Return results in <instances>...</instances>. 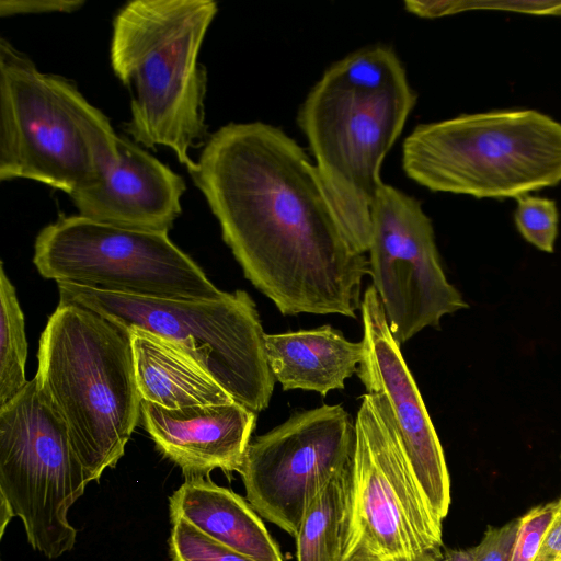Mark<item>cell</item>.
I'll use <instances>...</instances> for the list:
<instances>
[{"label": "cell", "instance_id": "18", "mask_svg": "<svg viewBox=\"0 0 561 561\" xmlns=\"http://www.w3.org/2000/svg\"><path fill=\"white\" fill-rule=\"evenodd\" d=\"M127 333L141 400L169 410L234 402L210 375L168 341L140 330Z\"/></svg>", "mask_w": 561, "mask_h": 561}, {"label": "cell", "instance_id": "8", "mask_svg": "<svg viewBox=\"0 0 561 561\" xmlns=\"http://www.w3.org/2000/svg\"><path fill=\"white\" fill-rule=\"evenodd\" d=\"M354 430L342 561L443 556V523L414 477L382 394L362 396Z\"/></svg>", "mask_w": 561, "mask_h": 561}, {"label": "cell", "instance_id": "7", "mask_svg": "<svg viewBox=\"0 0 561 561\" xmlns=\"http://www.w3.org/2000/svg\"><path fill=\"white\" fill-rule=\"evenodd\" d=\"M59 302L88 308L124 331L161 337L210 375L232 399L259 413L268 408L275 378L265 352V333L245 290L220 299H171L57 283Z\"/></svg>", "mask_w": 561, "mask_h": 561}, {"label": "cell", "instance_id": "10", "mask_svg": "<svg viewBox=\"0 0 561 561\" xmlns=\"http://www.w3.org/2000/svg\"><path fill=\"white\" fill-rule=\"evenodd\" d=\"M38 273L57 283L171 299L215 300L217 288L168 232L114 226L81 215L60 216L34 244Z\"/></svg>", "mask_w": 561, "mask_h": 561}, {"label": "cell", "instance_id": "12", "mask_svg": "<svg viewBox=\"0 0 561 561\" xmlns=\"http://www.w3.org/2000/svg\"><path fill=\"white\" fill-rule=\"evenodd\" d=\"M367 252L373 286L400 345L468 308L445 276L432 220L421 203L389 184H382L371 208Z\"/></svg>", "mask_w": 561, "mask_h": 561}, {"label": "cell", "instance_id": "3", "mask_svg": "<svg viewBox=\"0 0 561 561\" xmlns=\"http://www.w3.org/2000/svg\"><path fill=\"white\" fill-rule=\"evenodd\" d=\"M217 12L213 0H134L113 20L111 67L131 95L125 130L145 148H170L188 172L207 135L198 56Z\"/></svg>", "mask_w": 561, "mask_h": 561}, {"label": "cell", "instance_id": "15", "mask_svg": "<svg viewBox=\"0 0 561 561\" xmlns=\"http://www.w3.org/2000/svg\"><path fill=\"white\" fill-rule=\"evenodd\" d=\"M141 417L157 448L186 478L239 472L256 424V413L236 401L169 410L142 400Z\"/></svg>", "mask_w": 561, "mask_h": 561}, {"label": "cell", "instance_id": "11", "mask_svg": "<svg viewBox=\"0 0 561 561\" xmlns=\"http://www.w3.org/2000/svg\"><path fill=\"white\" fill-rule=\"evenodd\" d=\"M355 430L341 404L291 414L250 442L239 471L256 513L296 538L309 505L350 466Z\"/></svg>", "mask_w": 561, "mask_h": 561}, {"label": "cell", "instance_id": "19", "mask_svg": "<svg viewBox=\"0 0 561 561\" xmlns=\"http://www.w3.org/2000/svg\"><path fill=\"white\" fill-rule=\"evenodd\" d=\"M350 467L334 474L306 511L296 536L297 561H342Z\"/></svg>", "mask_w": 561, "mask_h": 561}, {"label": "cell", "instance_id": "27", "mask_svg": "<svg viewBox=\"0 0 561 561\" xmlns=\"http://www.w3.org/2000/svg\"><path fill=\"white\" fill-rule=\"evenodd\" d=\"M444 561H473L470 549H448L444 553Z\"/></svg>", "mask_w": 561, "mask_h": 561}, {"label": "cell", "instance_id": "2", "mask_svg": "<svg viewBox=\"0 0 561 561\" xmlns=\"http://www.w3.org/2000/svg\"><path fill=\"white\" fill-rule=\"evenodd\" d=\"M417 94L389 46L360 48L332 64L302 102L298 125L355 249L368 251L371 208L385 157Z\"/></svg>", "mask_w": 561, "mask_h": 561}, {"label": "cell", "instance_id": "16", "mask_svg": "<svg viewBox=\"0 0 561 561\" xmlns=\"http://www.w3.org/2000/svg\"><path fill=\"white\" fill-rule=\"evenodd\" d=\"M270 369L283 390L300 389L327 396L342 390L357 371L363 342H351L330 324L284 333H265Z\"/></svg>", "mask_w": 561, "mask_h": 561}, {"label": "cell", "instance_id": "4", "mask_svg": "<svg viewBox=\"0 0 561 561\" xmlns=\"http://www.w3.org/2000/svg\"><path fill=\"white\" fill-rule=\"evenodd\" d=\"M38 388L65 421L87 482L122 458L141 415L129 333L59 302L41 334Z\"/></svg>", "mask_w": 561, "mask_h": 561}, {"label": "cell", "instance_id": "26", "mask_svg": "<svg viewBox=\"0 0 561 561\" xmlns=\"http://www.w3.org/2000/svg\"><path fill=\"white\" fill-rule=\"evenodd\" d=\"M557 503V511L533 561H561V497Z\"/></svg>", "mask_w": 561, "mask_h": 561}, {"label": "cell", "instance_id": "23", "mask_svg": "<svg viewBox=\"0 0 561 561\" xmlns=\"http://www.w3.org/2000/svg\"><path fill=\"white\" fill-rule=\"evenodd\" d=\"M557 501L538 505L520 517L511 561H533L557 511Z\"/></svg>", "mask_w": 561, "mask_h": 561}, {"label": "cell", "instance_id": "22", "mask_svg": "<svg viewBox=\"0 0 561 561\" xmlns=\"http://www.w3.org/2000/svg\"><path fill=\"white\" fill-rule=\"evenodd\" d=\"M558 219L553 201L529 195L518 197L515 224L522 236L539 250L553 252Z\"/></svg>", "mask_w": 561, "mask_h": 561}, {"label": "cell", "instance_id": "25", "mask_svg": "<svg viewBox=\"0 0 561 561\" xmlns=\"http://www.w3.org/2000/svg\"><path fill=\"white\" fill-rule=\"evenodd\" d=\"M84 3L83 0H1L0 15L5 18L16 14L70 13Z\"/></svg>", "mask_w": 561, "mask_h": 561}, {"label": "cell", "instance_id": "5", "mask_svg": "<svg viewBox=\"0 0 561 561\" xmlns=\"http://www.w3.org/2000/svg\"><path fill=\"white\" fill-rule=\"evenodd\" d=\"M118 135L77 85L0 39V180L71 195L118 158Z\"/></svg>", "mask_w": 561, "mask_h": 561}, {"label": "cell", "instance_id": "21", "mask_svg": "<svg viewBox=\"0 0 561 561\" xmlns=\"http://www.w3.org/2000/svg\"><path fill=\"white\" fill-rule=\"evenodd\" d=\"M172 561H256L214 540L182 518L171 519Z\"/></svg>", "mask_w": 561, "mask_h": 561}, {"label": "cell", "instance_id": "17", "mask_svg": "<svg viewBox=\"0 0 561 561\" xmlns=\"http://www.w3.org/2000/svg\"><path fill=\"white\" fill-rule=\"evenodd\" d=\"M169 508L171 519L182 518L256 561H284L278 543L251 504L208 478H186L171 495Z\"/></svg>", "mask_w": 561, "mask_h": 561}, {"label": "cell", "instance_id": "6", "mask_svg": "<svg viewBox=\"0 0 561 561\" xmlns=\"http://www.w3.org/2000/svg\"><path fill=\"white\" fill-rule=\"evenodd\" d=\"M402 168L433 192L519 197L561 182V124L533 110L420 124L403 141Z\"/></svg>", "mask_w": 561, "mask_h": 561}, {"label": "cell", "instance_id": "13", "mask_svg": "<svg viewBox=\"0 0 561 561\" xmlns=\"http://www.w3.org/2000/svg\"><path fill=\"white\" fill-rule=\"evenodd\" d=\"M359 309L364 356L356 374L366 393L387 400L414 477L443 523L451 501L450 478L436 430L373 285L365 290Z\"/></svg>", "mask_w": 561, "mask_h": 561}, {"label": "cell", "instance_id": "29", "mask_svg": "<svg viewBox=\"0 0 561 561\" xmlns=\"http://www.w3.org/2000/svg\"><path fill=\"white\" fill-rule=\"evenodd\" d=\"M560 459H561V454H560Z\"/></svg>", "mask_w": 561, "mask_h": 561}, {"label": "cell", "instance_id": "9", "mask_svg": "<svg viewBox=\"0 0 561 561\" xmlns=\"http://www.w3.org/2000/svg\"><path fill=\"white\" fill-rule=\"evenodd\" d=\"M87 484L68 427L34 377L0 407L1 536L19 517L34 550L48 559L70 551L68 512Z\"/></svg>", "mask_w": 561, "mask_h": 561}, {"label": "cell", "instance_id": "24", "mask_svg": "<svg viewBox=\"0 0 561 561\" xmlns=\"http://www.w3.org/2000/svg\"><path fill=\"white\" fill-rule=\"evenodd\" d=\"M520 517L503 526H489L481 541L471 548L473 561H511Z\"/></svg>", "mask_w": 561, "mask_h": 561}, {"label": "cell", "instance_id": "20", "mask_svg": "<svg viewBox=\"0 0 561 561\" xmlns=\"http://www.w3.org/2000/svg\"><path fill=\"white\" fill-rule=\"evenodd\" d=\"M27 341L16 291L0 263V407L28 382L25 377Z\"/></svg>", "mask_w": 561, "mask_h": 561}, {"label": "cell", "instance_id": "1", "mask_svg": "<svg viewBox=\"0 0 561 561\" xmlns=\"http://www.w3.org/2000/svg\"><path fill=\"white\" fill-rule=\"evenodd\" d=\"M188 173L245 278L282 314L356 318L368 259L295 139L263 122L229 123Z\"/></svg>", "mask_w": 561, "mask_h": 561}, {"label": "cell", "instance_id": "14", "mask_svg": "<svg viewBox=\"0 0 561 561\" xmlns=\"http://www.w3.org/2000/svg\"><path fill=\"white\" fill-rule=\"evenodd\" d=\"M118 158L69 197L79 215L147 231L168 232L182 211L183 179L125 136Z\"/></svg>", "mask_w": 561, "mask_h": 561}, {"label": "cell", "instance_id": "28", "mask_svg": "<svg viewBox=\"0 0 561 561\" xmlns=\"http://www.w3.org/2000/svg\"><path fill=\"white\" fill-rule=\"evenodd\" d=\"M424 561H444V554L443 556H431Z\"/></svg>", "mask_w": 561, "mask_h": 561}]
</instances>
